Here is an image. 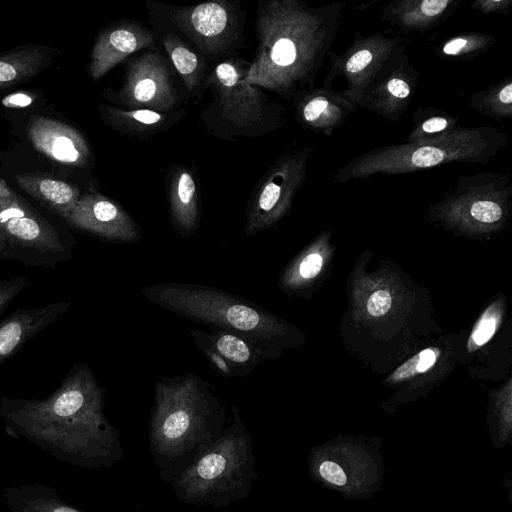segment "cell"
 <instances>
[{
  "mask_svg": "<svg viewBox=\"0 0 512 512\" xmlns=\"http://www.w3.org/2000/svg\"><path fill=\"white\" fill-rule=\"evenodd\" d=\"M197 348H209L220 355L231 368L234 377L250 374L270 355L248 339L219 328L190 329Z\"/></svg>",
  "mask_w": 512,
  "mask_h": 512,
  "instance_id": "d6986e66",
  "label": "cell"
},
{
  "mask_svg": "<svg viewBox=\"0 0 512 512\" xmlns=\"http://www.w3.org/2000/svg\"><path fill=\"white\" fill-rule=\"evenodd\" d=\"M172 23L206 56L227 50L239 32L236 8L228 1H209L192 6L170 7Z\"/></svg>",
  "mask_w": 512,
  "mask_h": 512,
  "instance_id": "7c38bea8",
  "label": "cell"
},
{
  "mask_svg": "<svg viewBox=\"0 0 512 512\" xmlns=\"http://www.w3.org/2000/svg\"><path fill=\"white\" fill-rule=\"evenodd\" d=\"M495 38L483 32H467L447 39L435 48L439 57L454 60L472 59L489 50Z\"/></svg>",
  "mask_w": 512,
  "mask_h": 512,
  "instance_id": "f546056e",
  "label": "cell"
},
{
  "mask_svg": "<svg viewBox=\"0 0 512 512\" xmlns=\"http://www.w3.org/2000/svg\"><path fill=\"white\" fill-rule=\"evenodd\" d=\"M392 304V297L387 290L375 291L368 299L367 310L368 313L375 317H380L386 314Z\"/></svg>",
  "mask_w": 512,
  "mask_h": 512,
  "instance_id": "4dcf8cb0",
  "label": "cell"
},
{
  "mask_svg": "<svg viewBox=\"0 0 512 512\" xmlns=\"http://www.w3.org/2000/svg\"><path fill=\"white\" fill-rule=\"evenodd\" d=\"M418 355L419 360L417 364V372H425L436 360V354L432 349L423 350Z\"/></svg>",
  "mask_w": 512,
  "mask_h": 512,
  "instance_id": "74e56055",
  "label": "cell"
},
{
  "mask_svg": "<svg viewBox=\"0 0 512 512\" xmlns=\"http://www.w3.org/2000/svg\"><path fill=\"white\" fill-rule=\"evenodd\" d=\"M382 444L374 440L337 438L311 448L310 477L323 487L350 499H365L384 482Z\"/></svg>",
  "mask_w": 512,
  "mask_h": 512,
  "instance_id": "52a82bcc",
  "label": "cell"
},
{
  "mask_svg": "<svg viewBox=\"0 0 512 512\" xmlns=\"http://www.w3.org/2000/svg\"><path fill=\"white\" fill-rule=\"evenodd\" d=\"M168 199L173 227L182 237H191L199 227L200 208L195 178L185 166H177L170 175Z\"/></svg>",
  "mask_w": 512,
  "mask_h": 512,
  "instance_id": "7402d4cb",
  "label": "cell"
},
{
  "mask_svg": "<svg viewBox=\"0 0 512 512\" xmlns=\"http://www.w3.org/2000/svg\"><path fill=\"white\" fill-rule=\"evenodd\" d=\"M461 0H396L381 12V20L403 32H427L451 16Z\"/></svg>",
  "mask_w": 512,
  "mask_h": 512,
  "instance_id": "ffe728a7",
  "label": "cell"
},
{
  "mask_svg": "<svg viewBox=\"0 0 512 512\" xmlns=\"http://www.w3.org/2000/svg\"><path fill=\"white\" fill-rule=\"evenodd\" d=\"M458 117L433 107L418 108L405 142L429 141L444 137L458 128Z\"/></svg>",
  "mask_w": 512,
  "mask_h": 512,
  "instance_id": "83f0119b",
  "label": "cell"
},
{
  "mask_svg": "<svg viewBox=\"0 0 512 512\" xmlns=\"http://www.w3.org/2000/svg\"><path fill=\"white\" fill-rule=\"evenodd\" d=\"M151 303L199 324L240 335L270 357L280 348L286 327L272 313L223 289L195 283L163 282L141 290Z\"/></svg>",
  "mask_w": 512,
  "mask_h": 512,
  "instance_id": "5b68a950",
  "label": "cell"
},
{
  "mask_svg": "<svg viewBox=\"0 0 512 512\" xmlns=\"http://www.w3.org/2000/svg\"><path fill=\"white\" fill-rule=\"evenodd\" d=\"M295 115L307 130L331 136L357 106L340 91L311 88L295 98Z\"/></svg>",
  "mask_w": 512,
  "mask_h": 512,
  "instance_id": "ac0fdd59",
  "label": "cell"
},
{
  "mask_svg": "<svg viewBox=\"0 0 512 512\" xmlns=\"http://www.w3.org/2000/svg\"><path fill=\"white\" fill-rule=\"evenodd\" d=\"M14 180L23 191L64 220L81 196L76 186L44 173L17 174Z\"/></svg>",
  "mask_w": 512,
  "mask_h": 512,
  "instance_id": "cb8c5ba5",
  "label": "cell"
},
{
  "mask_svg": "<svg viewBox=\"0 0 512 512\" xmlns=\"http://www.w3.org/2000/svg\"><path fill=\"white\" fill-rule=\"evenodd\" d=\"M470 105L479 113L501 121L512 117V78L500 80L497 84L474 93Z\"/></svg>",
  "mask_w": 512,
  "mask_h": 512,
  "instance_id": "f1b7e54d",
  "label": "cell"
},
{
  "mask_svg": "<svg viewBox=\"0 0 512 512\" xmlns=\"http://www.w3.org/2000/svg\"><path fill=\"white\" fill-rule=\"evenodd\" d=\"M231 413L219 437L170 483L181 503L224 508L251 495L258 478L253 437L237 405Z\"/></svg>",
  "mask_w": 512,
  "mask_h": 512,
  "instance_id": "277c9868",
  "label": "cell"
},
{
  "mask_svg": "<svg viewBox=\"0 0 512 512\" xmlns=\"http://www.w3.org/2000/svg\"><path fill=\"white\" fill-rule=\"evenodd\" d=\"M3 498L10 512H86L61 499L55 488L42 483L6 487Z\"/></svg>",
  "mask_w": 512,
  "mask_h": 512,
  "instance_id": "484cf974",
  "label": "cell"
},
{
  "mask_svg": "<svg viewBox=\"0 0 512 512\" xmlns=\"http://www.w3.org/2000/svg\"><path fill=\"white\" fill-rule=\"evenodd\" d=\"M154 42L152 32L141 23H111L95 39L87 68L88 75L92 80L99 81L133 53L152 47Z\"/></svg>",
  "mask_w": 512,
  "mask_h": 512,
  "instance_id": "2e32d148",
  "label": "cell"
},
{
  "mask_svg": "<svg viewBox=\"0 0 512 512\" xmlns=\"http://www.w3.org/2000/svg\"><path fill=\"white\" fill-rule=\"evenodd\" d=\"M55 50L43 45H25L0 54V91L41 73L52 62Z\"/></svg>",
  "mask_w": 512,
  "mask_h": 512,
  "instance_id": "d4e9b609",
  "label": "cell"
},
{
  "mask_svg": "<svg viewBox=\"0 0 512 512\" xmlns=\"http://www.w3.org/2000/svg\"><path fill=\"white\" fill-rule=\"evenodd\" d=\"M24 279H15L0 285V310L3 309L24 287Z\"/></svg>",
  "mask_w": 512,
  "mask_h": 512,
  "instance_id": "e575fe53",
  "label": "cell"
},
{
  "mask_svg": "<svg viewBox=\"0 0 512 512\" xmlns=\"http://www.w3.org/2000/svg\"><path fill=\"white\" fill-rule=\"evenodd\" d=\"M406 38L377 32L363 36L355 33L352 44L341 55L330 51V69L323 88L331 89L335 79L345 81L340 92L357 106L358 98L384 65L397 53L405 50Z\"/></svg>",
  "mask_w": 512,
  "mask_h": 512,
  "instance_id": "30bf717a",
  "label": "cell"
},
{
  "mask_svg": "<svg viewBox=\"0 0 512 512\" xmlns=\"http://www.w3.org/2000/svg\"><path fill=\"white\" fill-rule=\"evenodd\" d=\"M65 221L110 241L132 243L142 236L139 226L123 207L99 193L81 195Z\"/></svg>",
  "mask_w": 512,
  "mask_h": 512,
  "instance_id": "9a60e30c",
  "label": "cell"
},
{
  "mask_svg": "<svg viewBox=\"0 0 512 512\" xmlns=\"http://www.w3.org/2000/svg\"><path fill=\"white\" fill-rule=\"evenodd\" d=\"M199 375L162 377L154 387L148 428L152 462L170 484L226 426L225 403Z\"/></svg>",
  "mask_w": 512,
  "mask_h": 512,
  "instance_id": "3957f363",
  "label": "cell"
},
{
  "mask_svg": "<svg viewBox=\"0 0 512 512\" xmlns=\"http://www.w3.org/2000/svg\"><path fill=\"white\" fill-rule=\"evenodd\" d=\"M98 111L102 122L111 129L128 136H152L169 128L180 120L184 111L168 113L148 109L126 110L110 105H100Z\"/></svg>",
  "mask_w": 512,
  "mask_h": 512,
  "instance_id": "603a6c76",
  "label": "cell"
},
{
  "mask_svg": "<svg viewBox=\"0 0 512 512\" xmlns=\"http://www.w3.org/2000/svg\"><path fill=\"white\" fill-rule=\"evenodd\" d=\"M313 148L287 151L253 190L246 210L244 234L254 236L273 226L289 209L303 184Z\"/></svg>",
  "mask_w": 512,
  "mask_h": 512,
  "instance_id": "ba28073f",
  "label": "cell"
},
{
  "mask_svg": "<svg viewBox=\"0 0 512 512\" xmlns=\"http://www.w3.org/2000/svg\"><path fill=\"white\" fill-rule=\"evenodd\" d=\"M69 303L59 302L33 310H20L0 323V364L28 340L63 314Z\"/></svg>",
  "mask_w": 512,
  "mask_h": 512,
  "instance_id": "44dd1931",
  "label": "cell"
},
{
  "mask_svg": "<svg viewBox=\"0 0 512 512\" xmlns=\"http://www.w3.org/2000/svg\"><path fill=\"white\" fill-rule=\"evenodd\" d=\"M342 9L340 3L311 7L297 0L259 2L257 50L245 80L288 99L313 88L331 51Z\"/></svg>",
  "mask_w": 512,
  "mask_h": 512,
  "instance_id": "7a4b0ae2",
  "label": "cell"
},
{
  "mask_svg": "<svg viewBox=\"0 0 512 512\" xmlns=\"http://www.w3.org/2000/svg\"><path fill=\"white\" fill-rule=\"evenodd\" d=\"M0 240L41 252H60L54 227L16 194L0 176Z\"/></svg>",
  "mask_w": 512,
  "mask_h": 512,
  "instance_id": "5bb4252c",
  "label": "cell"
},
{
  "mask_svg": "<svg viewBox=\"0 0 512 512\" xmlns=\"http://www.w3.org/2000/svg\"><path fill=\"white\" fill-rule=\"evenodd\" d=\"M323 259L318 253L306 255L297 267V274L302 279H311L321 271Z\"/></svg>",
  "mask_w": 512,
  "mask_h": 512,
  "instance_id": "1f68e13d",
  "label": "cell"
},
{
  "mask_svg": "<svg viewBox=\"0 0 512 512\" xmlns=\"http://www.w3.org/2000/svg\"><path fill=\"white\" fill-rule=\"evenodd\" d=\"M33 101V95L26 92H16L4 97L2 104L9 108H22L31 105Z\"/></svg>",
  "mask_w": 512,
  "mask_h": 512,
  "instance_id": "d590c367",
  "label": "cell"
},
{
  "mask_svg": "<svg viewBox=\"0 0 512 512\" xmlns=\"http://www.w3.org/2000/svg\"><path fill=\"white\" fill-rule=\"evenodd\" d=\"M105 97L123 106L122 109L161 113L174 111L179 102L168 63L158 52H147L131 60L120 90Z\"/></svg>",
  "mask_w": 512,
  "mask_h": 512,
  "instance_id": "8fae6325",
  "label": "cell"
},
{
  "mask_svg": "<svg viewBox=\"0 0 512 512\" xmlns=\"http://www.w3.org/2000/svg\"><path fill=\"white\" fill-rule=\"evenodd\" d=\"M419 360V355L417 354L412 359L407 361L403 366H401L395 374L393 375V379H404L406 377H410L414 373L417 372V364Z\"/></svg>",
  "mask_w": 512,
  "mask_h": 512,
  "instance_id": "8d00e7d4",
  "label": "cell"
},
{
  "mask_svg": "<svg viewBox=\"0 0 512 512\" xmlns=\"http://www.w3.org/2000/svg\"><path fill=\"white\" fill-rule=\"evenodd\" d=\"M162 43L185 88L190 92L196 90L200 85L204 68L200 56L173 33L165 34Z\"/></svg>",
  "mask_w": 512,
  "mask_h": 512,
  "instance_id": "4316f807",
  "label": "cell"
},
{
  "mask_svg": "<svg viewBox=\"0 0 512 512\" xmlns=\"http://www.w3.org/2000/svg\"><path fill=\"white\" fill-rule=\"evenodd\" d=\"M418 83V71L405 50L393 56L361 92L357 107L397 121L408 109Z\"/></svg>",
  "mask_w": 512,
  "mask_h": 512,
  "instance_id": "4fadbf2b",
  "label": "cell"
},
{
  "mask_svg": "<svg viewBox=\"0 0 512 512\" xmlns=\"http://www.w3.org/2000/svg\"><path fill=\"white\" fill-rule=\"evenodd\" d=\"M511 6V0H476L472 3L474 10L484 14H507L511 10Z\"/></svg>",
  "mask_w": 512,
  "mask_h": 512,
  "instance_id": "d6a6232c",
  "label": "cell"
},
{
  "mask_svg": "<svg viewBox=\"0 0 512 512\" xmlns=\"http://www.w3.org/2000/svg\"><path fill=\"white\" fill-rule=\"evenodd\" d=\"M249 65L227 60L216 65L208 81L216 95V111L221 120L244 134L268 126V103L259 87L248 83Z\"/></svg>",
  "mask_w": 512,
  "mask_h": 512,
  "instance_id": "9c48e42d",
  "label": "cell"
},
{
  "mask_svg": "<svg viewBox=\"0 0 512 512\" xmlns=\"http://www.w3.org/2000/svg\"><path fill=\"white\" fill-rule=\"evenodd\" d=\"M105 391L85 364L75 365L43 399L0 400L5 432L54 458L87 469L111 468L124 456L120 434L104 413Z\"/></svg>",
  "mask_w": 512,
  "mask_h": 512,
  "instance_id": "6da1fadb",
  "label": "cell"
},
{
  "mask_svg": "<svg viewBox=\"0 0 512 512\" xmlns=\"http://www.w3.org/2000/svg\"><path fill=\"white\" fill-rule=\"evenodd\" d=\"M496 328V321L493 317H484L473 334V341L477 345H483L494 334Z\"/></svg>",
  "mask_w": 512,
  "mask_h": 512,
  "instance_id": "836d02e7",
  "label": "cell"
},
{
  "mask_svg": "<svg viewBox=\"0 0 512 512\" xmlns=\"http://www.w3.org/2000/svg\"><path fill=\"white\" fill-rule=\"evenodd\" d=\"M508 134L495 127H458L429 141L402 142L369 150L334 173L337 184L376 174L402 175L451 162L487 164L505 148Z\"/></svg>",
  "mask_w": 512,
  "mask_h": 512,
  "instance_id": "8992f818",
  "label": "cell"
},
{
  "mask_svg": "<svg viewBox=\"0 0 512 512\" xmlns=\"http://www.w3.org/2000/svg\"><path fill=\"white\" fill-rule=\"evenodd\" d=\"M27 135L32 146L52 161L82 167L90 160L86 138L67 123L37 115L30 119Z\"/></svg>",
  "mask_w": 512,
  "mask_h": 512,
  "instance_id": "e0dca14e",
  "label": "cell"
}]
</instances>
